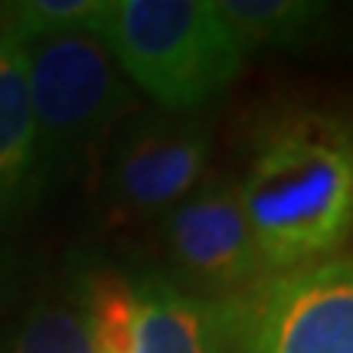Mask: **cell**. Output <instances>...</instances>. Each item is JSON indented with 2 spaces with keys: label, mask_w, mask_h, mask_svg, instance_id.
Segmentation results:
<instances>
[{
  "label": "cell",
  "mask_w": 353,
  "mask_h": 353,
  "mask_svg": "<svg viewBox=\"0 0 353 353\" xmlns=\"http://www.w3.org/2000/svg\"><path fill=\"white\" fill-rule=\"evenodd\" d=\"M232 180L268 278L341 255L353 236V105L255 114Z\"/></svg>",
  "instance_id": "1"
},
{
  "label": "cell",
  "mask_w": 353,
  "mask_h": 353,
  "mask_svg": "<svg viewBox=\"0 0 353 353\" xmlns=\"http://www.w3.org/2000/svg\"><path fill=\"white\" fill-rule=\"evenodd\" d=\"M128 85L170 114H196L242 76L245 52L213 0H99L85 26Z\"/></svg>",
  "instance_id": "2"
},
{
  "label": "cell",
  "mask_w": 353,
  "mask_h": 353,
  "mask_svg": "<svg viewBox=\"0 0 353 353\" xmlns=\"http://www.w3.org/2000/svg\"><path fill=\"white\" fill-rule=\"evenodd\" d=\"M65 304L88 353H232L226 311L190 298L157 265L85 255Z\"/></svg>",
  "instance_id": "3"
},
{
  "label": "cell",
  "mask_w": 353,
  "mask_h": 353,
  "mask_svg": "<svg viewBox=\"0 0 353 353\" xmlns=\"http://www.w3.org/2000/svg\"><path fill=\"white\" fill-rule=\"evenodd\" d=\"M23 43L39 170L50 193L99 157L114 128L138 112V92L88 33H59Z\"/></svg>",
  "instance_id": "4"
},
{
  "label": "cell",
  "mask_w": 353,
  "mask_h": 353,
  "mask_svg": "<svg viewBox=\"0 0 353 353\" xmlns=\"http://www.w3.org/2000/svg\"><path fill=\"white\" fill-rule=\"evenodd\" d=\"M213 125L203 112H131L99 154V206L112 226H157L210 174Z\"/></svg>",
  "instance_id": "5"
},
{
  "label": "cell",
  "mask_w": 353,
  "mask_h": 353,
  "mask_svg": "<svg viewBox=\"0 0 353 353\" xmlns=\"http://www.w3.org/2000/svg\"><path fill=\"white\" fill-rule=\"evenodd\" d=\"M161 272L219 311L239 307L265 278L232 174H210L157 223Z\"/></svg>",
  "instance_id": "6"
},
{
  "label": "cell",
  "mask_w": 353,
  "mask_h": 353,
  "mask_svg": "<svg viewBox=\"0 0 353 353\" xmlns=\"http://www.w3.org/2000/svg\"><path fill=\"white\" fill-rule=\"evenodd\" d=\"M226 317L232 353H353V255L265 278Z\"/></svg>",
  "instance_id": "7"
},
{
  "label": "cell",
  "mask_w": 353,
  "mask_h": 353,
  "mask_svg": "<svg viewBox=\"0 0 353 353\" xmlns=\"http://www.w3.org/2000/svg\"><path fill=\"white\" fill-rule=\"evenodd\" d=\"M46 196L37 118L26 79V43L0 13V226L26 216Z\"/></svg>",
  "instance_id": "8"
},
{
  "label": "cell",
  "mask_w": 353,
  "mask_h": 353,
  "mask_svg": "<svg viewBox=\"0 0 353 353\" xmlns=\"http://www.w3.org/2000/svg\"><path fill=\"white\" fill-rule=\"evenodd\" d=\"M239 50L311 52L341 37V13L324 0H213Z\"/></svg>",
  "instance_id": "9"
},
{
  "label": "cell",
  "mask_w": 353,
  "mask_h": 353,
  "mask_svg": "<svg viewBox=\"0 0 353 353\" xmlns=\"http://www.w3.org/2000/svg\"><path fill=\"white\" fill-rule=\"evenodd\" d=\"M7 353H88V343L69 304L39 301L20 321Z\"/></svg>",
  "instance_id": "10"
},
{
  "label": "cell",
  "mask_w": 353,
  "mask_h": 353,
  "mask_svg": "<svg viewBox=\"0 0 353 353\" xmlns=\"http://www.w3.org/2000/svg\"><path fill=\"white\" fill-rule=\"evenodd\" d=\"M95 7L99 0H26L7 7V20L23 39L85 33Z\"/></svg>",
  "instance_id": "11"
},
{
  "label": "cell",
  "mask_w": 353,
  "mask_h": 353,
  "mask_svg": "<svg viewBox=\"0 0 353 353\" xmlns=\"http://www.w3.org/2000/svg\"><path fill=\"white\" fill-rule=\"evenodd\" d=\"M13 259L10 252L0 245V314H3V307H7V301H10V294H13Z\"/></svg>",
  "instance_id": "12"
}]
</instances>
